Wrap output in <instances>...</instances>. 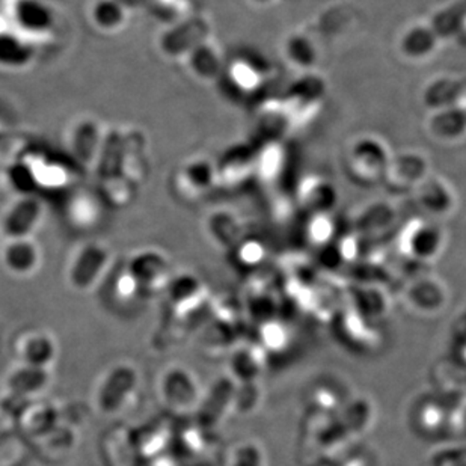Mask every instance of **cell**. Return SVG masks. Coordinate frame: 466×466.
<instances>
[{
    "label": "cell",
    "instance_id": "cell-1",
    "mask_svg": "<svg viewBox=\"0 0 466 466\" xmlns=\"http://www.w3.org/2000/svg\"><path fill=\"white\" fill-rule=\"evenodd\" d=\"M141 373L137 365L118 361L110 365L94 385L93 405L106 418L123 417L137 406Z\"/></svg>",
    "mask_w": 466,
    "mask_h": 466
},
{
    "label": "cell",
    "instance_id": "cell-2",
    "mask_svg": "<svg viewBox=\"0 0 466 466\" xmlns=\"http://www.w3.org/2000/svg\"><path fill=\"white\" fill-rule=\"evenodd\" d=\"M114 263V254L103 242L82 243L71 252L66 263V279L71 290L86 295L97 290V287L109 275Z\"/></svg>",
    "mask_w": 466,
    "mask_h": 466
},
{
    "label": "cell",
    "instance_id": "cell-3",
    "mask_svg": "<svg viewBox=\"0 0 466 466\" xmlns=\"http://www.w3.org/2000/svg\"><path fill=\"white\" fill-rule=\"evenodd\" d=\"M8 17L14 29L34 45L46 43L56 34V9L47 0H13Z\"/></svg>",
    "mask_w": 466,
    "mask_h": 466
},
{
    "label": "cell",
    "instance_id": "cell-4",
    "mask_svg": "<svg viewBox=\"0 0 466 466\" xmlns=\"http://www.w3.org/2000/svg\"><path fill=\"white\" fill-rule=\"evenodd\" d=\"M126 270L137 282L141 296H155L169 284L167 259L153 248L139 249L126 263Z\"/></svg>",
    "mask_w": 466,
    "mask_h": 466
},
{
    "label": "cell",
    "instance_id": "cell-5",
    "mask_svg": "<svg viewBox=\"0 0 466 466\" xmlns=\"http://www.w3.org/2000/svg\"><path fill=\"white\" fill-rule=\"evenodd\" d=\"M14 353L18 364L36 367V369L53 370L59 358L57 339L49 330L41 328L23 330L14 343Z\"/></svg>",
    "mask_w": 466,
    "mask_h": 466
},
{
    "label": "cell",
    "instance_id": "cell-6",
    "mask_svg": "<svg viewBox=\"0 0 466 466\" xmlns=\"http://www.w3.org/2000/svg\"><path fill=\"white\" fill-rule=\"evenodd\" d=\"M45 203L34 195H22L14 201L0 220V231L6 238H34L45 220Z\"/></svg>",
    "mask_w": 466,
    "mask_h": 466
},
{
    "label": "cell",
    "instance_id": "cell-7",
    "mask_svg": "<svg viewBox=\"0 0 466 466\" xmlns=\"http://www.w3.org/2000/svg\"><path fill=\"white\" fill-rule=\"evenodd\" d=\"M5 270L15 278H31L40 270L43 251L34 238H6L0 249Z\"/></svg>",
    "mask_w": 466,
    "mask_h": 466
},
{
    "label": "cell",
    "instance_id": "cell-8",
    "mask_svg": "<svg viewBox=\"0 0 466 466\" xmlns=\"http://www.w3.org/2000/svg\"><path fill=\"white\" fill-rule=\"evenodd\" d=\"M106 132L107 130L97 119H76L66 132V146L70 148L71 155L80 158L86 167H96L105 142Z\"/></svg>",
    "mask_w": 466,
    "mask_h": 466
},
{
    "label": "cell",
    "instance_id": "cell-9",
    "mask_svg": "<svg viewBox=\"0 0 466 466\" xmlns=\"http://www.w3.org/2000/svg\"><path fill=\"white\" fill-rule=\"evenodd\" d=\"M31 171L35 189L59 190L70 186L73 171L59 158H53L43 151H32L20 156Z\"/></svg>",
    "mask_w": 466,
    "mask_h": 466
},
{
    "label": "cell",
    "instance_id": "cell-10",
    "mask_svg": "<svg viewBox=\"0 0 466 466\" xmlns=\"http://www.w3.org/2000/svg\"><path fill=\"white\" fill-rule=\"evenodd\" d=\"M53 370L36 369L18 364L5 379V388L9 396L17 399H36L47 392L53 380Z\"/></svg>",
    "mask_w": 466,
    "mask_h": 466
},
{
    "label": "cell",
    "instance_id": "cell-11",
    "mask_svg": "<svg viewBox=\"0 0 466 466\" xmlns=\"http://www.w3.org/2000/svg\"><path fill=\"white\" fill-rule=\"evenodd\" d=\"M38 46L15 31L13 23L0 29V68L23 70L35 59Z\"/></svg>",
    "mask_w": 466,
    "mask_h": 466
},
{
    "label": "cell",
    "instance_id": "cell-12",
    "mask_svg": "<svg viewBox=\"0 0 466 466\" xmlns=\"http://www.w3.org/2000/svg\"><path fill=\"white\" fill-rule=\"evenodd\" d=\"M66 219L76 229H93L102 219V206L89 190H76L66 201Z\"/></svg>",
    "mask_w": 466,
    "mask_h": 466
},
{
    "label": "cell",
    "instance_id": "cell-13",
    "mask_svg": "<svg viewBox=\"0 0 466 466\" xmlns=\"http://www.w3.org/2000/svg\"><path fill=\"white\" fill-rule=\"evenodd\" d=\"M89 15L93 26L107 34L121 31L127 23V9L119 0H94Z\"/></svg>",
    "mask_w": 466,
    "mask_h": 466
},
{
    "label": "cell",
    "instance_id": "cell-14",
    "mask_svg": "<svg viewBox=\"0 0 466 466\" xmlns=\"http://www.w3.org/2000/svg\"><path fill=\"white\" fill-rule=\"evenodd\" d=\"M135 187L130 181L121 176H110L103 178V198L106 203L114 208H121L132 203Z\"/></svg>",
    "mask_w": 466,
    "mask_h": 466
},
{
    "label": "cell",
    "instance_id": "cell-15",
    "mask_svg": "<svg viewBox=\"0 0 466 466\" xmlns=\"http://www.w3.org/2000/svg\"><path fill=\"white\" fill-rule=\"evenodd\" d=\"M115 296L123 302H132L133 299L141 296L137 282L133 279L132 275L126 270V268H121L115 278Z\"/></svg>",
    "mask_w": 466,
    "mask_h": 466
},
{
    "label": "cell",
    "instance_id": "cell-16",
    "mask_svg": "<svg viewBox=\"0 0 466 466\" xmlns=\"http://www.w3.org/2000/svg\"><path fill=\"white\" fill-rule=\"evenodd\" d=\"M2 130H4V123L0 121V132H2Z\"/></svg>",
    "mask_w": 466,
    "mask_h": 466
}]
</instances>
